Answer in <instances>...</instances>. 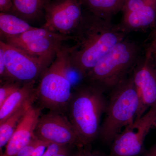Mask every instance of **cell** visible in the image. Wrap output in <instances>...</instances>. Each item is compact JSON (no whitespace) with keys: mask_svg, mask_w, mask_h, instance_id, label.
Returning a JSON list of instances; mask_svg holds the SVG:
<instances>
[{"mask_svg":"<svg viewBox=\"0 0 156 156\" xmlns=\"http://www.w3.org/2000/svg\"><path fill=\"white\" fill-rule=\"evenodd\" d=\"M139 108V96L131 76L112 90L98 137L105 143L112 144L134 122Z\"/></svg>","mask_w":156,"mask_h":156,"instance_id":"obj_3","label":"cell"},{"mask_svg":"<svg viewBox=\"0 0 156 156\" xmlns=\"http://www.w3.org/2000/svg\"><path fill=\"white\" fill-rule=\"evenodd\" d=\"M34 27L27 21L14 14L0 13L1 41L18 36Z\"/></svg>","mask_w":156,"mask_h":156,"instance_id":"obj_15","label":"cell"},{"mask_svg":"<svg viewBox=\"0 0 156 156\" xmlns=\"http://www.w3.org/2000/svg\"><path fill=\"white\" fill-rule=\"evenodd\" d=\"M126 32L119 25L89 12L83 17L73 36L75 44L69 48L72 66L83 79L98 61L118 43Z\"/></svg>","mask_w":156,"mask_h":156,"instance_id":"obj_1","label":"cell"},{"mask_svg":"<svg viewBox=\"0 0 156 156\" xmlns=\"http://www.w3.org/2000/svg\"><path fill=\"white\" fill-rule=\"evenodd\" d=\"M42 141L38 139L35 136H34L30 142L14 156H30Z\"/></svg>","mask_w":156,"mask_h":156,"instance_id":"obj_22","label":"cell"},{"mask_svg":"<svg viewBox=\"0 0 156 156\" xmlns=\"http://www.w3.org/2000/svg\"><path fill=\"white\" fill-rule=\"evenodd\" d=\"M156 118V106L125 128L111 144L108 156H139L144 152V142Z\"/></svg>","mask_w":156,"mask_h":156,"instance_id":"obj_7","label":"cell"},{"mask_svg":"<svg viewBox=\"0 0 156 156\" xmlns=\"http://www.w3.org/2000/svg\"><path fill=\"white\" fill-rule=\"evenodd\" d=\"M153 52H154L156 53V41L154 42L153 45V48H152Z\"/></svg>","mask_w":156,"mask_h":156,"instance_id":"obj_28","label":"cell"},{"mask_svg":"<svg viewBox=\"0 0 156 156\" xmlns=\"http://www.w3.org/2000/svg\"><path fill=\"white\" fill-rule=\"evenodd\" d=\"M42 109L33 105L30 108L19 123L1 156H14L30 142L34 132Z\"/></svg>","mask_w":156,"mask_h":156,"instance_id":"obj_12","label":"cell"},{"mask_svg":"<svg viewBox=\"0 0 156 156\" xmlns=\"http://www.w3.org/2000/svg\"><path fill=\"white\" fill-rule=\"evenodd\" d=\"M156 18V2H151L142 8L123 13L119 26L127 33L149 27L154 22Z\"/></svg>","mask_w":156,"mask_h":156,"instance_id":"obj_13","label":"cell"},{"mask_svg":"<svg viewBox=\"0 0 156 156\" xmlns=\"http://www.w3.org/2000/svg\"><path fill=\"white\" fill-rule=\"evenodd\" d=\"M36 81H33L24 83L0 107V124L5 122L29 101L36 97Z\"/></svg>","mask_w":156,"mask_h":156,"instance_id":"obj_14","label":"cell"},{"mask_svg":"<svg viewBox=\"0 0 156 156\" xmlns=\"http://www.w3.org/2000/svg\"><path fill=\"white\" fill-rule=\"evenodd\" d=\"M24 83L14 80H9L1 82L0 107L12 94L19 89Z\"/></svg>","mask_w":156,"mask_h":156,"instance_id":"obj_19","label":"cell"},{"mask_svg":"<svg viewBox=\"0 0 156 156\" xmlns=\"http://www.w3.org/2000/svg\"><path fill=\"white\" fill-rule=\"evenodd\" d=\"M153 126L156 128V118L154 122Z\"/></svg>","mask_w":156,"mask_h":156,"instance_id":"obj_30","label":"cell"},{"mask_svg":"<svg viewBox=\"0 0 156 156\" xmlns=\"http://www.w3.org/2000/svg\"><path fill=\"white\" fill-rule=\"evenodd\" d=\"M0 80L1 82L8 80L5 51L2 46L1 45H0Z\"/></svg>","mask_w":156,"mask_h":156,"instance_id":"obj_24","label":"cell"},{"mask_svg":"<svg viewBox=\"0 0 156 156\" xmlns=\"http://www.w3.org/2000/svg\"><path fill=\"white\" fill-rule=\"evenodd\" d=\"M153 52L154 53V65L155 68L156 70V53H154V52Z\"/></svg>","mask_w":156,"mask_h":156,"instance_id":"obj_29","label":"cell"},{"mask_svg":"<svg viewBox=\"0 0 156 156\" xmlns=\"http://www.w3.org/2000/svg\"><path fill=\"white\" fill-rule=\"evenodd\" d=\"M90 13L111 21L113 16L122 11L125 0H80Z\"/></svg>","mask_w":156,"mask_h":156,"instance_id":"obj_16","label":"cell"},{"mask_svg":"<svg viewBox=\"0 0 156 156\" xmlns=\"http://www.w3.org/2000/svg\"><path fill=\"white\" fill-rule=\"evenodd\" d=\"M77 147L50 144L42 156H72Z\"/></svg>","mask_w":156,"mask_h":156,"instance_id":"obj_20","label":"cell"},{"mask_svg":"<svg viewBox=\"0 0 156 156\" xmlns=\"http://www.w3.org/2000/svg\"><path fill=\"white\" fill-rule=\"evenodd\" d=\"M36 101L34 98L26 102L18 110L9 117L5 122L0 124V151L2 153L3 148L7 145L19 123L30 108Z\"/></svg>","mask_w":156,"mask_h":156,"instance_id":"obj_18","label":"cell"},{"mask_svg":"<svg viewBox=\"0 0 156 156\" xmlns=\"http://www.w3.org/2000/svg\"><path fill=\"white\" fill-rule=\"evenodd\" d=\"M155 35H156V31H155Z\"/></svg>","mask_w":156,"mask_h":156,"instance_id":"obj_31","label":"cell"},{"mask_svg":"<svg viewBox=\"0 0 156 156\" xmlns=\"http://www.w3.org/2000/svg\"><path fill=\"white\" fill-rule=\"evenodd\" d=\"M156 0H125L122 11L123 13L131 12L144 7Z\"/></svg>","mask_w":156,"mask_h":156,"instance_id":"obj_21","label":"cell"},{"mask_svg":"<svg viewBox=\"0 0 156 156\" xmlns=\"http://www.w3.org/2000/svg\"><path fill=\"white\" fill-rule=\"evenodd\" d=\"M149 50L145 59L136 64L131 76L138 93L139 108L135 120L140 119L147 109L156 106V70Z\"/></svg>","mask_w":156,"mask_h":156,"instance_id":"obj_11","label":"cell"},{"mask_svg":"<svg viewBox=\"0 0 156 156\" xmlns=\"http://www.w3.org/2000/svg\"><path fill=\"white\" fill-rule=\"evenodd\" d=\"M80 0H50L45 7L42 27L66 36H73L83 17Z\"/></svg>","mask_w":156,"mask_h":156,"instance_id":"obj_8","label":"cell"},{"mask_svg":"<svg viewBox=\"0 0 156 156\" xmlns=\"http://www.w3.org/2000/svg\"><path fill=\"white\" fill-rule=\"evenodd\" d=\"M69 40L74 41L73 36L62 35L42 27H35L20 35L3 41L50 65L62 47V42Z\"/></svg>","mask_w":156,"mask_h":156,"instance_id":"obj_6","label":"cell"},{"mask_svg":"<svg viewBox=\"0 0 156 156\" xmlns=\"http://www.w3.org/2000/svg\"><path fill=\"white\" fill-rule=\"evenodd\" d=\"M50 0H13L11 14L29 21L45 14V9Z\"/></svg>","mask_w":156,"mask_h":156,"instance_id":"obj_17","label":"cell"},{"mask_svg":"<svg viewBox=\"0 0 156 156\" xmlns=\"http://www.w3.org/2000/svg\"><path fill=\"white\" fill-rule=\"evenodd\" d=\"M38 139L49 144L84 147L66 115L49 111L41 115L34 132Z\"/></svg>","mask_w":156,"mask_h":156,"instance_id":"obj_9","label":"cell"},{"mask_svg":"<svg viewBox=\"0 0 156 156\" xmlns=\"http://www.w3.org/2000/svg\"><path fill=\"white\" fill-rule=\"evenodd\" d=\"M69 56V48L62 47L39 79L36 94V101L42 109H48L66 114L73 92L66 73Z\"/></svg>","mask_w":156,"mask_h":156,"instance_id":"obj_5","label":"cell"},{"mask_svg":"<svg viewBox=\"0 0 156 156\" xmlns=\"http://www.w3.org/2000/svg\"><path fill=\"white\" fill-rule=\"evenodd\" d=\"M50 144L42 141L41 143L36 148L30 156H42Z\"/></svg>","mask_w":156,"mask_h":156,"instance_id":"obj_26","label":"cell"},{"mask_svg":"<svg viewBox=\"0 0 156 156\" xmlns=\"http://www.w3.org/2000/svg\"><path fill=\"white\" fill-rule=\"evenodd\" d=\"M140 50L137 44L125 39L87 73L83 82L96 85L105 91L112 90L127 78L128 73L136 66Z\"/></svg>","mask_w":156,"mask_h":156,"instance_id":"obj_4","label":"cell"},{"mask_svg":"<svg viewBox=\"0 0 156 156\" xmlns=\"http://www.w3.org/2000/svg\"><path fill=\"white\" fill-rule=\"evenodd\" d=\"M141 156H156V144L144 152Z\"/></svg>","mask_w":156,"mask_h":156,"instance_id":"obj_27","label":"cell"},{"mask_svg":"<svg viewBox=\"0 0 156 156\" xmlns=\"http://www.w3.org/2000/svg\"><path fill=\"white\" fill-rule=\"evenodd\" d=\"M72 156H107L96 151H92L91 146L77 147Z\"/></svg>","mask_w":156,"mask_h":156,"instance_id":"obj_23","label":"cell"},{"mask_svg":"<svg viewBox=\"0 0 156 156\" xmlns=\"http://www.w3.org/2000/svg\"><path fill=\"white\" fill-rule=\"evenodd\" d=\"M105 92L85 82L73 90L66 115L83 146H91L99 136L101 117L108 105Z\"/></svg>","mask_w":156,"mask_h":156,"instance_id":"obj_2","label":"cell"},{"mask_svg":"<svg viewBox=\"0 0 156 156\" xmlns=\"http://www.w3.org/2000/svg\"></svg>","mask_w":156,"mask_h":156,"instance_id":"obj_32","label":"cell"},{"mask_svg":"<svg viewBox=\"0 0 156 156\" xmlns=\"http://www.w3.org/2000/svg\"><path fill=\"white\" fill-rule=\"evenodd\" d=\"M13 9V0H0L1 12L11 14Z\"/></svg>","mask_w":156,"mask_h":156,"instance_id":"obj_25","label":"cell"},{"mask_svg":"<svg viewBox=\"0 0 156 156\" xmlns=\"http://www.w3.org/2000/svg\"><path fill=\"white\" fill-rule=\"evenodd\" d=\"M0 45L5 51L8 80L37 82L50 65L6 42L1 41Z\"/></svg>","mask_w":156,"mask_h":156,"instance_id":"obj_10","label":"cell"}]
</instances>
